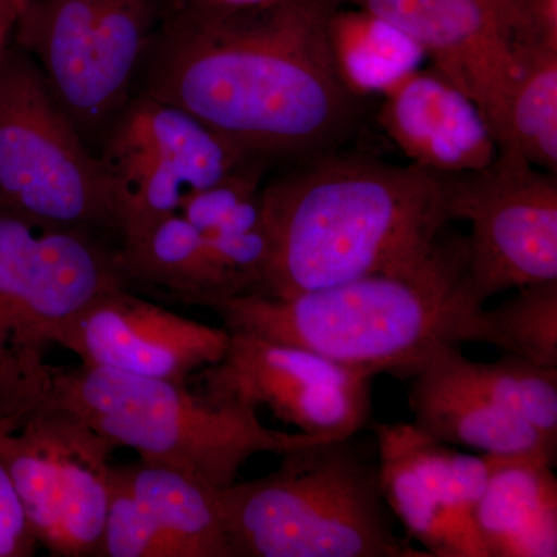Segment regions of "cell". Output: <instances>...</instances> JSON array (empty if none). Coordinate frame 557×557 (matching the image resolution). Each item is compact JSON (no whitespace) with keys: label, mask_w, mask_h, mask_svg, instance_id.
Masks as SVG:
<instances>
[{"label":"cell","mask_w":557,"mask_h":557,"mask_svg":"<svg viewBox=\"0 0 557 557\" xmlns=\"http://www.w3.org/2000/svg\"><path fill=\"white\" fill-rule=\"evenodd\" d=\"M113 469L182 557H233L215 508L214 487L141 461Z\"/></svg>","instance_id":"21"},{"label":"cell","mask_w":557,"mask_h":557,"mask_svg":"<svg viewBox=\"0 0 557 557\" xmlns=\"http://www.w3.org/2000/svg\"><path fill=\"white\" fill-rule=\"evenodd\" d=\"M230 332L306 348L370 375L398 379L435 347L480 344L483 307L468 288L467 237H440L424 258L299 295L203 300Z\"/></svg>","instance_id":"3"},{"label":"cell","mask_w":557,"mask_h":557,"mask_svg":"<svg viewBox=\"0 0 557 557\" xmlns=\"http://www.w3.org/2000/svg\"><path fill=\"white\" fill-rule=\"evenodd\" d=\"M0 211L119 236L115 201L91 152L27 51L0 57Z\"/></svg>","instance_id":"6"},{"label":"cell","mask_w":557,"mask_h":557,"mask_svg":"<svg viewBox=\"0 0 557 557\" xmlns=\"http://www.w3.org/2000/svg\"><path fill=\"white\" fill-rule=\"evenodd\" d=\"M332 40L341 75L362 98L386 94L426 58L408 36L358 9L336 11Z\"/></svg>","instance_id":"23"},{"label":"cell","mask_w":557,"mask_h":557,"mask_svg":"<svg viewBox=\"0 0 557 557\" xmlns=\"http://www.w3.org/2000/svg\"><path fill=\"white\" fill-rule=\"evenodd\" d=\"M520 72L512 84L500 129L498 149L515 150L531 164L557 171V49L523 46Z\"/></svg>","instance_id":"22"},{"label":"cell","mask_w":557,"mask_h":557,"mask_svg":"<svg viewBox=\"0 0 557 557\" xmlns=\"http://www.w3.org/2000/svg\"><path fill=\"white\" fill-rule=\"evenodd\" d=\"M101 556L182 557L177 545L156 525L113 467Z\"/></svg>","instance_id":"25"},{"label":"cell","mask_w":557,"mask_h":557,"mask_svg":"<svg viewBox=\"0 0 557 557\" xmlns=\"http://www.w3.org/2000/svg\"><path fill=\"white\" fill-rule=\"evenodd\" d=\"M119 255L127 284L160 288L172 300L200 306L207 299L239 295L236 278L205 234L178 212L121 242Z\"/></svg>","instance_id":"18"},{"label":"cell","mask_w":557,"mask_h":557,"mask_svg":"<svg viewBox=\"0 0 557 557\" xmlns=\"http://www.w3.org/2000/svg\"><path fill=\"white\" fill-rule=\"evenodd\" d=\"M212 494L233 557H431L395 533L379 461L354 437L288 450L276 471Z\"/></svg>","instance_id":"5"},{"label":"cell","mask_w":557,"mask_h":557,"mask_svg":"<svg viewBox=\"0 0 557 557\" xmlns=\"http://www.w3.org/2000/svg\"><path fill=\"white\" fill-rule=\"evenodd\" d=\"M228 343L225 327L182 317L123 287L89 304L57 344L73 351L81 364L189 384L223 358Z\"/></svg>","instance_id":"14"},{"label":"cell","mask_w":557,"mask_h":557,"mask_svg":"<svg viewBox=\"0 0 557 557\" xmlns=\"http://www.w3.org/2000/svg\"><path fill=\"white\" fill-rule=\"evenodd\" d=\"M22 420L50 410L90 429L139 461L172 469L208 487L237 482L258 454H282L319 442L302 432L267 428L258 409L215 401L189 384L146 379L121 370L35 362L16 387Z\"/></svg>","instance_id":"4"},{"label":"cell","mask_w":557,"mask_h":557,"mask_svg":"<svg viewBox=\"0 0 557 557\" xmlns=\"http://www.w3.org/2000/svg\"><path fill=\"white\" fill-rule=\"evenodd\" d=\"M380 483L392 515L431 557H483L474 511L490 456L460 453L412 423L375 424Z\"/></svg>","instance_id":"13"},{"label":"cell","mask_w":557,"mask_h":557,"mask_svg":"<svg viewBox=\"0 0 557 557\" xmlns=\"http://www.w3.org/2000/svg\"><path fill=\"white\" fill-rule=\"evenodd\" d=\"M14 25L16 24H14L13 21L2 20V17H0V57H2L3 51H5L11 42Z\"/></svg>","instance_id":"30"},{"label":"cell","mask_w":557,"mask_h":557,"mask_svg":"<svg viewBox=\"0 0 557 557\" xmlns=\"http://www.w3.org/2000/svg\"><path fill=\"white\" fill-rule=\"evenodd\" d=\"M343 2L237 10L189 2L157 30L141 94L185 110L251 159L336 152L364 115L333 49Z\"/></svg>","instance_id":"1"},{"label":"cell","mask_w":557,"mask_h":557,"mask_svg":"<svg viewBox=\"0 0 557 557\" xmlns=\"http://www.w3.org/2000/svg\"><path fill=\"white\" fill-rule=\"evenodd\" d=\"M379 119L410 163L424 170L478 171L497 156L478 106L434 67L416 70L391 87Z\"/></svg>","instance_id":"15"},{"label":"cell","mask_w":557,"mask_h":557,"mask_svg":"<svg viewBox=\"0 0 557 557\" xmlns=\"http://www.w3.org/2000/svg\"><path fill=\"white\" fill-rule=\"evenodd\" d=\"M270 260L259 295L333 287L409 265L449 222L438 172L322 153L260 189Z\"/></svg>","instance_id":"2"},{"label":"cell","mask_w":557,"mask_h":557,"mask_svg":"<svg viewBox=\"0 0 557 557\" xmlns=\"http://www.w3.org/2000/svg\"><path fill=\"white\" fill-rule=\"evenodd\" d=\"M418 366L557 440V369L542 368L508 351L494 362L471 361L460 346L448 344L435 347Z\"/></svg>","instance_id":"20"},{"label":"cell","mask_w":557,"mask_h":557,"mask_svg":"<svg viewBox=\"0 0 557 557\" xmlns=\"http://www.w3.org/2000/svg\"><path fill=\"white\" fill-rule=\"evenodd\" d=\"M194 379L209 398L270 409L311 437H355L372 416L369 372L251 333L230 332L223 358Z\"/></svg>","instance_id":"12"},{"label":"cell","mask_w":557,"mask_h":557,"mask_svg":"<svg viewBox=\"0 0 557 557\" xmlns=\"http://www.w3.org/2000/svg\"><path fill=\"white\" fill-rule=\"evenodd\" d=\"M344 2L413 40L432 67L478 106L494 141L519 76L520 47L547 46L534 28L530 0Z\"/></svg>","instance_id":"11"},{"label":"cell","mask_w":557,"mask_h":557,"mask_svg":"<svg viewBox=\"0 0 557 557\" xmlns=\"http://www.w3.org/2000/svg\"><path fill=\"white\" fill-rule=\"evenodd\" d=\"M98 156L112 188L121 242L177 214L190 194L256 160L185 110L143 94L110 124Z\"/></svg>","instance_id":"9"},{"label":"cell","mask_w":557,"mask_h":557,"mask_svg":"<svg viewBox=\"0 0 557 557\" xmlns=\"http://www.w3.org/2000/svg\"><path fill=\"white\" fill-rule=\"evenodd\" d=\"M197 5L214 7V9H252V7L269 5L277 0H189Z\"/></svg>","instance_id":"28"},{"label":"cell","mask_w":557,"mask_h":557,"mask_svg":"<svg viewBox=\"0 0 557 557\" xmlns=\"http://www.w3.org/2000/svg\"><path fill=\"white\" fill-rule=\"evenodd\" d=\"M159 0H28L11 42L27 51L87 145L131 101Z\"/></svg>","instance_id":"7"},{"label":"cell","mask_w":557,"mask_h":557,"mask_svg":"<svg viewBox=\"0 0 557 557\" xmlns=\"http://www.w3.org/2000/svg\"><path fill=\"white\" fill-rule=\"evenodd\" d=\"M490 482L474 511L483 557L557 556L555 465L493 457Z\"/></svg>","instance_id":"17"},{"label":"cell","mask_w":557,"mask_h":557,"mask_svg":"<svg viewBox=\"0 0 557 557\" xmlns=\"http://www.w3.org/2000/svg\"><path fill=\"white\" fill-rule=\"evenodd\" d=\"M450 220L471 223L469 295L479 307L508 289L557 278V178L515 150L478 171L440 174Z\"/></svg>","instance_id":"8"},{"label":"cell","mask_w":557,"mask_h":557,"mask_svg":"<svg viewBox=\"0 0 557 557\" xmlns=\"http://www.w3.org/2000/svg\"><path fill=\"white\" fill-rule=\"evenodd\" d=\"M406 379L412 424L429 437L485 456L537 458L556 465L557 440L522 418L454 386L423 366Z\"/></svg>","instance_id":"16"},{"label":"cell","mask_w":557,"mask_h":557,"mask_svg":"<svg viewBox=\"0 0 557 557\" xmlns=\"http://www.w3.org/2000/svg\"><path fill=\"white\" fill-rule=\"evenodd\" d=\"M263 164L265 161H248L215 185L190 194L188 199L183 201L178 214L201 233H209L239 205L258 196Z\"/></svg>","instance_id":"26"},{"label":"cell","mask_w":557,"mask_h":557,"mask_svg":"<svg viewBox=\"0 0 557 557\" xmlns=\"http://www.w3.org/2000/svg\"><path fill=\"white\" fill-rule=\"evenodd\" d=\"M38 545L20 494L0 461V557L33 556Z\"/></svg>","instance_id":"27"},{"label":"cell","mask_w":557,"mask_h":557,"mask_svg":"<svg viewBox=\"0 0 557 557\" xmlns=\"http://www.w3.org/2000/svg\"><path fill=\"white\" fill-rule=\"evenodd\" d=\"M7 420H0V429H2L3 424H5Z\"/></svg>","instance_id":"31"},{"label":"cell","mask_w":557,"mask_h":557,"mask_svg":"<svg viewBox=\"0 0 557 557\" xmlns=\"http://www.w3.org/2000/svg\"><path fill=\"white\" fill-rule=\"evenodd\" d=\"M50 413L57 418L61 437L60 519L50 553L101 556L112 469L109 457L116 448L78 421Z\"/></svg>","instance_id":"19"},{"label":"cell","mask_w":557,"mask_h":557,"mask_svg":"<svg viewBox=\"0 0 557 557\" xmlns=\"http://www.w3.org/2000/svg\"><path fill=\"white\" fill-rule=\"evenodd\" d=\"M28 0H0V17L16 22Z\"/></svg>","instance_id":"29"},{"label":"cell","mask_w":557,"mask_h":557,"mask_svg":"<svg viewBox=\"0 0 557 557\" xmlns=\"http://www.w3.org/2000/svg\"><path fill=\"white\" fill-rule=\"evenodd\" d=\"M100 234L0 211V346L42 354L95 299L127 287Z\"/></svg>","instance_id":"10"},{"label":"cell","mask_w":557,"mask_h":557,"mask_svg":"<svg viewBox=\"0 0 557 557\" xmlns=\"http://www.w3.org/2000/svg\"><path fill=\"white\" fill-rule=\"evenodd\" d=\"M516 289L496 309L480 311V344L557 369V278Z\"/></svg>","instance_id":"24"}]
</instances>
